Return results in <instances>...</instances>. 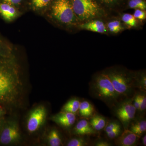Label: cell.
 I'll list each match as a JSON object with an SVG mask.
<instances>
[{
    "instance_id": "cell-1",
    "label": "cell",
    "mask_w": 146,
    "mask_h": 146,
    "mask_svg": "<svg viewBox=\"0 0 146 146\" xmlns=\"http://www.w3.org/2000/svg\"><path fill=\"white\" fill-rule=\"evenodd\" d=\"M23 83L13 56H0V105L8 107L17 102Z\"/></svg>"
},
{
    "instance_id": "cell-2",
    "label": "cell",
    "mask_w": 146,
    "mask_h": 146,
    "mask_svg": "<svg viewBox=\"0 0 146 146\" xmlns=\"http://www.w3.org/2000/svg\"><path fill=\"white\" fill-rule=\"evenodd\" d=\"M89 84L91 96L102 101L110 109L124 99L116 91L109 78L104 72L94 76Z\"/></svg>"
},
{
    "instance_id": "cell-3",
    "label": "cell",
    "mask_w": 146,
    "mask_h": 146,
    "mask_svg": "<svg viewBox=\"0 0 146 146\" xmlns=\"http://www.w3.org/2000/svg\"><path fill=\"white\" fill-rule=\"evenodd\" d=\"M109 78L116 91L124 98H132L136 92L135 74L119 69H110L104 72Z\"/></svg>"
},
{
    "instance_id": "cell-4",
    "label": "cell",
    "mask_w": 146,
    "mask_h": 146,
    "mask_svg": "<svg viewBox=\"0 0 146 146\" xmlns=\"http://www.w3.org/2000/svg\"><path fill=\"white\" fill-rule=\"evenodd\" d=\"M51 14L56 21L65 25L75 23L77 20L70 0H55L52 6Z\"/></svg>"
},
{
    "instance_id": "cell-5",
    "label": "cell",
    "mask_w": 146,
    "mask_h": 146,
    "mask_svg": "<svg viewBox=\"0 0 146 146\" xmlns=\"http://www.w3.org/2000/svg\"><path fill=\"white\" fill-rule=\"evenodd\" d=\"M77 18L82 21L96 17L101 11L100 7L96 0H70Z\"/></svg>"
},
{
    "instance_id": "cell-6",
    "label": "cell",
    "mask_w": 146,
    "mask_h": 146,
    "mask_svg": "<svg viewBox=\"0 0 146 146\" xmlns=\"http://www.w3.org/2000/svg\"><path fill=\"white\" fill-rule=\"evenodd\" d=\"M112 110L113 115L119 120L124 130H127L136 113V108L132 103V98L123 99Z\"/></svg>"
},
{
    "instance_id": "cell-7",
    "label": "cell",
    "mask_w": 146,
    "mask_h": 146,
    "mask_svg": "<svg viewBox=\"0 0 146 146\" xmlns=\"http://www.w3.org/2000/svg\"><path fill=\"white\" fill-rule=\"evenodd\" d=\"M46 116V111L44 106H40L33 110L28 119V130L32 133L38 130L44 122Z\"/></svg>"
},
{
    "instance_id": "cell-8",
    "label": "cell",
    "mask_w": 146,
    "mask_h": 146,
    "mask_svg": "<svg viewBox=\"0 0 146 146\" xmlns=\"http://www.w3.org/2000/svg\"><path fill=\"white\" fill-rule=\"evenodd\" d=\"M20 138L19 128L17 124L11 123L2 131L0 136V142L3 145H9L17 142Z\"/></svg>"
},
{
    "instance_id": "cell-9",
    "label": "cell",
    "mask_w": 146,
    "mask_h": 146,
    "mask_svg": "<svg viewBox=\"0 0 146 146\" xmlns=\"http://www.w3.org/2000/svg\"><path fill=\"white\" fill-rule=\"evenodd\" d=\"M140 136L131 132L124 130L121 134L115 138V145L119 146H135L138 145Z\"/></svg>"
},
{
    "instance_id": "cell-10",
    "label": "cell",
    "mask_w": 146,
    "mask_h": 146,
    "mask_svg": "<svg viewBox=\"0 0 146 146\" xmlns=\"http://www.w3.org/2000/svg\"><path fill=\"white\" fill-rule=\"evenodd\" d=\"M53 121L62 127L69 128L75 122V114L70 112L61 111L52 118Z\"/></svg>"
},
{
    "instance_id": "cell-11",
    "label": "cell",
    "mask_w": 146,
    "mask_h": 146,
    "mask_svg": "<svg viewBox=\"0 0 146 146\" xmlns=\"http://www.w3.org/2000/svg\"><path fill=\"white\" fill-rule=\"evenodd\" d=\"M74 132L78 136H88L97 133L89 121L85 119L80 120L77 123L74 127Z\"/></svg>"
},
{
    "instance_id": "cell-12",
    "label": "cell",
    "mask_w": 146,
    "mask_h": 146,
    "mask_svg": "<svg viewBox=\"0 0 146 146\" xmlns=\"http://www.w3.org/2000/svg\"><path fill=\"white\" fill-rule=\"evenodd\" d=\"M128 130L141 137L146 132V119L142 117H135L129 124Z\"/></svg>"
},
{
    "instance_id": "cell-13",
    "label": "cell",
    "mask_w": 146,
    "mask_h": 146,
    "mask_svg": "<svg viewBox=\"0 0 146 146\" xmlns=\"http://www.w3.org/2000/svg\"><path fill=\"white\" fill-rule=\"evenodd\" d=\"M0 14L5 21L11 22L18 16V13L13 5L0 3Z\"/></svg>"
},
{
    "instance_id": "cell-14",
    "label": "cell",
    "mask_w": 146,
    "mask_h": 146,
    "mask_svg": "<svg viewBox=\"0 0 146 146\" xmlns=\"http://www.w3.org/2000/svg\"><path fill=\"white\" fill-rule=\"evenodd\" d=\"M79 27L82 29L98 33H104L107 32L106 27L103 22L98 20L89 21L81 24Z\"/></svg>"
},
{
    "instance_id": "cell-15",
    "label": "cell",
    "mask_w": 146,
    "mask_h": 146,
    "mask_svg": "<svg viewBox=\"0 0 146 146\" xmlns=\"http://www.w3.org/2000/svg\"><path fill=\"white\" fill-rule=\"evenodd\" d=\"M95 109L94 106L88 101L80 102L78 112L80 117L83 118H91L94 115Z\"/></svg>"
},
{
    "instance_id": "cell-16",
    "label": "cell",
    "mask_w": 146,
    "mask_h": 146,
    "mask_svg": "<svg viewBox=\"0 0 146 146\" xmlns=\"http://www.w3.org/2000/svg\"><path fill=\"white\" fill-rule=\"evenodd\" d=\"M90 124L96 131L103 129L107 124L106 118L101 115H96L91 117L89 121Z\"/></svg>"
},
{
    "instance_id": "cell-17",
    "label": "cell",
    "mask_w": 146,
    "mask_h": 146,
    "mask_svg": "<svg viewBox=\"0 0 146 146\" xmlns=\"http://www.w3.org/2000/svg\"><path fill=\"white\" fill-rule=\"evenodd\" d=\"M80 102V100L76 98L72 99L63 106L61 111L75 114L78 111Z\"/></svg>"
},
{
    "instance_id": "cell-18",
    "label": "cell",
    "mask_w": 146,
    "mask_h": 146,
    "mask_svg": "<svg viewBox=\"0 0 146 146\" xmlns=\"http://www.w3.org/2000/svg\"><path fill=\"white\" fill-rule=\"evenodd\" d=\"M134 84L135 88L139 91H146V75L145 73L135 74Z\"/></svg>"
},
{
    "instance_id": "cell-19",
    "label": "cell",
    "mask_w": 146,
    "mask_h": 146,
    "mask_svg": "<svg viewBox=\"0 0 146 146\" xmlns=\"http://www.w3.org/2000/svg\"><path fill=\"white\" fill-rule=\"evenodd\" d=\"M49 144L51 146H59L62 143L60 135L58 131L53 129L50 131L48 137Z\"/></svg>"
},
{
    "instance_id": "cell-20",
    "label": "cell",
    "mask_w": 146,
    "mask_h": 146,
    "mask_svg": "<svg viewBox=\"0 0 146 146\" xmlns=\"http://www.w3.org/2000/svg\"><path fill=\"white\" fill-rule=\"evenodd\" d=\"M90 143L86 136H78V137L71 139L68 142V146H87Z\"/></svg>"
},
{
    "instance_id": "cell-21",
    "label": "cell",
    "mask_w": 146,
    "mask_h": 146,
    "mask_svg": "<svg viewBox=\"0 0 146 146\" xmlns=\"http://www.w3.org/2000/svg\"><path fill=\"white\" fill-rule=\"evenodd\" d=\"M128 5L130 8L140 9L145 10L146 9V3L145 0H129Z\"/></svg>"
},
{
    "instance_id": "cell-22",
    "label": "cell",
    "mask_w": 146,
    "mask_h": 146,
    "mask_svg": "<svg viewBox=\"0 0 146 146\" xmlns=\"http://www.w3.org/2000/svg\"><path fill=\"white\" fill-rule=\"evenodd\" d=\"M107 27L110 31L114 33H118L123 29V27H122L121 23L120 21H118L109 22L108 24Z\"/></svg>"
},
{
    "instance_id": "cell-23",
    "label": "cell",
    "mask_w": 146,
    "mask_h": 146,
    "mask_svg": "<svg viewBox=\"0 0 146 146\" xmlns=\"http://www.w3.org/2000/svg\"><path fill=\"white\" fill-rule=\"evenodd\" d=\"M122 20L128 26L135 27L136 26V19L133 15L129 13H125L122 17Z\"/></svg>"
},
{
    "instance_id": "cell-24",
    "label": "cell",
    "mask_w": 146,
    "mask_h": 146,
    "mask_svg": "<svg viewBox=\"0 0 146 146\" xmlns=\"http://www.w3.org/2000/svg\"><path fill=\"white\" fill-rule=\"evenodd\" d=\"M53 0H31L32 5L36 9H41L48 6Z\"/></svg>"
},
{
    "instance_id": "cell-25",
    "label": "cell",
    "mask_w": 146,
    "mask_h": 146,
    "mask_svg": "<svg viewBox=\"0 0 146 146\" xmlns=\"http://www.w3.org/2000/svg\"><path fill=\"white\" fill-rule=\"evenodd\" d=\"M146 91H139V101H140V108L139 112L141 114L145 112L146 109Z\"/></svg>"
},
{
    "instance_id": "cell-26",
    "label": "cell",
    "mask_w": 146,
    "mask_h": 146,
    "mask_svg": "<svg viewBox=\"0 0 146 146\" xmlns=\"http://www.w3.org/2000/svg\"><path fill=\"white\" fill-rule=\"evenodd\" d=\"M121 126V124L117 120H111L107 123L104 128V130L106 134L109 133L112 131L116 129L117 128Z\"/></svg>"
},
{
    "instance_id": "cell-27",
    "label": "cell",
    "mask_w": 146,
    "mask_h": 146,
    "mask_svg": "<svg viewBox=\"0 0 146 146\" xmlns=\"http://www.w3.org/2000/svg\"><path fill=\"white\" fill-rule=\"evenodd\" d=\"M11 56V50L5 46L2 41L0 39V56L10 57Z\"/></svg>"
},
{
    "instance_id": "cell-28",
    "label": "cell",
    "mask_w": 146,
    "mask_h": 146,
    "mask_svg": "<svg viewBox=\"0 0 146 146\" xmlns=\"http://www.w3.org/2000/svg\"><path fill=\"white\" fill-rule=\"evenodd\" d=\"M98 3L108 7H113L119 4L122 0H96Z\"/></svg>"
},
{
    "instance_id": "cell-29",
    "label": "cell",
    "mask_w": 146,
    "mask_h": 146,
    "mask_svg": "<svg viewBox=\"0 0 146 146\" xmlns=\"http://www.w3.org/2000/svg\"><path fill=\"white\" fill-rule=\"evenodd\" d=\"M123 132L122 128V127L117 128L116 129L112 131L109 133L106 134L107 136L109 139H114L117 138L118 136H120Z\"/></svg>"
},
{
    "instance_id": "cell-30",
    "label": "cell",
    "mask_w": 146,
    "mask_h": 146,
    "mask_svg": "<svg viewBox=\"0 0 146 146\" xmlns=\"http://www.w3.org/2000/svg\"><path fill=\"white\" fill-rule=\"evenodd\" d=\"M133 16L136 18V19L143 21L146 19V11L142 9H136V10L133 13Z\"/></svg>"
},
{
    "instance_id": "cell-31",
    "label": "cell",
    "mask_w": 146,
    "mask_h": 146,
    "mask_svg": "<svg viewBox=\"0 0 146 146\" xmlns=\"http://www.w3.org/2000/svg\"><path fill=\"white\" fill-rule=\"evenodd\" d=\"M132 103L136 110V112H139L140 108V101H139L138 91H136L134 96L132 97Z\"/></svg>"
},
{
    "instance_id": "cell-32",
    "label": "cell",
    "mask_w": 146,
    "mask_h": 146,
    "mask_svg": "<svg viewBox=\"0 0 146 146\" xmlns=\"http://www.w3.org/2000/svg\"><path fill=\"white\" fill-rule=\"evenodd\" d=\"M95 146H111L112 145V143L108 141L104 140H98L96 141L94 144Z\"/></svg>"
},
{
    "instance_id": "cell-33",
    "label": "cell",
    "mask_w": 146,
    "mask_h": 146,
    "mask_svg": "<svg viewBox=\"0 0 146 146\" xmlns=\"http://www.w3.org/2000/svg\"><path fill=\"white\" fill-rule=\"evenodd\" d=\"M5 3L11 5H18L22 2V0H3Z\"/></svg>"
},
{
    "instance_id": "cell-34",
    "label": "cell",
    "mask_w": 146,
    "mask_h": 146,
    "mask_svg": "<svg viewBox=\"0 0 146 146\" xmlns=\"http://www.w3.org/2000/svg\"><path fill=\"white\" fill-rule=\"evenodd\" d=\"M142 142L144 146H146V135L145 134L143 137L142 138Z\"/></svg>"
},
{
    "instance_id": "cell-35",
    "label": "cell",
    "mask_w": 146,
    "mask_h": 146,
    "mask_svg": "<svg viewBox=\"0 0 146 146\" xmlns=\"http://www.w3.org/2000/svg\"><path fill=\"white\" fill-rule=\"evenodd\" d=\"M4 111L3 108L1 105H0V116L2 115L3 114Z\"/></svg>"
},
{
    "instance_id": "cell-36",
    "label": "cell",
    "mask_w": 146,
    "mask_h": 146,
    "mask_svg": "<svg viewBox=\"0 0 146 146\" xmlns=\"http://www.w3.org/2000/svg\"><path fill=\"white\" fill-rule=\"evenodd\" d=\"M1 121L0 120V125H1Z\"/></svg>"
}]
</instances>
